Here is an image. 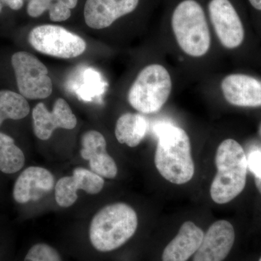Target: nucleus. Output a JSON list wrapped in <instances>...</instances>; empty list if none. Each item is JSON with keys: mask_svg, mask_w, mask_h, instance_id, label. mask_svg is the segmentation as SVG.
Wrapping results in <instances>:
<instances>
[{"mask_svg": "<svg viewBox=\"0 0 261 261\" xmlns=\"http://www.w3.org/2000/svg\"><path fill=\"white\" fill-rule=\"evenodd\" d=\"M55 187V178L47 168L30 166L19 175L13 187V198L20 204L40 200Z\"/></svg>", "mask_w": 261, "mask_h": 261, "instance_id": "nucleus-12", "label": "nucleus"}, {"mask_svg": "<svg viewBox=\"0 0 261 261\" xmlns=\"http://www.w3.org/2000/svg\"><path fill=\"white\" fill-rule=\"evenodd\" d=\"M140 0H87L84 6V19L90 28L109 27L116 20L132 13Z\"/></svg>", "mask_w": 261, "mask_h": 261, "instance_id": "nucleus-15", "label": "nucleus"}, {"mask_svg": "<svg viewBox=\"0 0 261 261\" xmlns=\"http://www.w3.org/2000/svg\"><path fill=\"white\" fill-rule=\"evenodd\" d=\"M247 159V167L255 178H261V150L252 151Z\"/></svg>", "mask_w": 261, "mask_h": 261, "instance_id": "nucleus-24", "label": "nucleus"}, {"mask_svg": "<svg viewBox=\"0 0 261 261\" xmlns=\"http://www.w3.org/2000/svg\"><path fill=\"white\" fill-rule=\"evenodd\" d=\"M20 94L29 99H45L53 92V82L42 62L30 53L18 51L12 57Z\"/></svg>", "mask_w": 261, "mask_h": 261, "instance_id": "nucleus-7", "label": "nucleus"}, {"mask_svg": "<svg viewBox=\"0 0 261 261\" xmlns=\"http://www.w3.org/2000/svg\"><path fill=\"white\" fill-rule=\"evenodd\" d=\"M258 261H261V256L260 257V258H259Z\"/></svg>", "mask_w": 261, "mask_h": 261, "instance_id": "nucleus-29", "label": "nucleus"}, {"mask_svg": "<svg viewBox=\"0 0 261 261\" xmlns=\"http://www.w3.org/2000/svg\"><path fill=\"white\" fill-rule=\"evenodd\" d=\"M84 75V83L77 89V94L82 99L90 101L102 93L103 83L99 73L91 68L86 70Z\"/></svg>", "mask_w": 261, "mask_h": 261, "instance_id": "nucleus-20", "label": "nucleus"}, {"mask_svg": "<svg viewBox=\"0 0 261 261\" xmlns=\"http://www.w3.org/2000/svg\"><path fill=\"white\" fill-rule=\"evenodd\" d=\"M105 180L91 170L76 168L72 176H64L58 180L55 186V198L62 207H69L78 200V190L89 195H97L102 191Z\"/></svg>", "mask_w": 261, "mask_h": 261, "instance_id": "nucleus-9", "label": "nucleus"}, {"mask_svg": "<svg viewBox=\"0 0 261 261\" xmlns=\"http://www.w3.org/2000/svg\"><path fill=\"white\" fill-rule=\"evenodd\" d=\"M55 0H31L27 7V13L32 18L42 15L53 4Z\"/></svg>", "mask_w": 261, "mask_h": 261, "instance_id": "nucleus-23", "label": "nucleus"}, {"mask_svg": "<svg viewBox=\"0 0 261 261\" xmlns=\"http://www.w3.org/2000/svg\"><path fill=\"white\" fill-rule=\"evenodd\" d=\"M249 2L255 9L261 10V0H249Z\"/></svg>", "mask_w": 261, "mask_h": 261, "instance_id": "nucleus-27", "label": "nucleus"}, {"mask_svg": "<svg viewBox=\"0 0 261 261\" xmlns=\"http://www.w3.org/2000/svg\"><path fill=\"white\" fill-rule=\"evenodd\" d=\"M260 134H261V126H260Z\"/></svg>", "mask_w": 261, "mask_h": 261, "instance_id": "nucleus-30", "label": "nucleus"}, {"mask_svg": "<svg viewBox=\"0 0 261 261\" xmlns=\"http://www.w3.org/2000/svg\"><path fill=\"white\" fill-rule=\"evenodd\" d=\"M171 27L176 42L187 56L200 58L211 48V38L207 19L195 0H184L175 8Z\"/></svg>", "mask_w": 261, "mask_h": 261, "instance_id": "nucleus-4", "label": "nucleus"}, {"mask_svg": "<svg viewBox=\"0 0 261 261\" xmlns=\"http://www.w3.org/2000/svg\"><path fill=\"white\" fill-rule=\"evenodd\" d=\"M29 42L39 53L63 59L76 58L87 48L85 41L80 36L55 25L33 29L29 33Z\"/></svg>", "mask_w": 261, "mask_h": 261, "instance_id": "nucleus-6", "label": "nucleus"}, {"mask_svg": "<svg viewBox=\"0 0 261 261\" xmlns=\"http://www.w3.org/2000/svg\"><path fill=\"white\" fill-rule=\"evenodd\" d=\"M217 173L211 184V199L219 205L240 195L246 185L247 159L243 147L233 139L220 144L215 158Z\"/></svg>", "mask_w": 261, "mask_h": 261, "instance_id": "nucleus-3", "label": "nucleus"}, {"mask_svg": "<svg viewBox=\"0 0 261 261\" xmlns=\"http://www.w3.org/2000/svg\"><path fill=\"white\" fill-rule=\"evenodd\" d=\"M33 128L36 137L41 140H48L57 128L73 129L77 125L76 117L65 99L59 98L51 112L44 103H39L33 110Z\"/></svg>", "mask_w": 261, "mask_h": 261, "instance_id": "nucleus-10", "label": "nucleus"}, {"mask_svg": "<svg viewBox=\"0 0 261 261\" xmlns=\"http://www.w3.org/2000/svg\"><path fill=\"white\" fill-rule=\"evenodd\" d=\"M204 231L192 221H185L163 249L161 261H189L200 247Z\"/></svg>", "mask_w": 261, "mask_h": 261, "instance_id": "nucleus-16", "label": "nucleus"}, {"mask_svg": "<svg viewBox=\"0 0 261 261\" xmlns=\"http://www.w3.org/2000/svg\"><path fill=\"white\" fill-rule=\"evenodd\" d=\"M58 1L61 2L65 6L68 7L70 10L75 8L77 3H78V0H58Z\"/></svg>", "mask_w": 261, "mask_h": 261, "instance_id": "nucleus-26", "label": "nucleus"}, {"mask_svg": "<svg viewBox=\"0 0 261 261\" xmlns=\"http://www.w3.org/2000/svg\"><path fill=\"white\" fill-rule=\"evenodd\" d=\"M223 95L237 107H261V80L246 74H230L221 84Z\"/></svg>", "mask_w": 261, "mask_h": 261, "instance_id": "nucleus-14", "label": "nucleus"}, {"mask_svg": "<svg viewBox=\"0 0 261 261\" xmlns=\"http://www.w3.org/2000/svg\"><path fill=\"white\" fill-rule=\"evenodd\" d=\"M255 183L258 192H260L261 195V178H255Z\"/></svg>", "mask_w": 261, "mask_h": 261, "instance_id": "nucleus-28", "label": "nucleus"}, {"mask_svg": "<svg viewBox=\"0 0 261 261\" xmlns=\"http://www.w3.org/2000/svg\"><path fill=\"white\" fill-rule=\"evenodd\" d=\"M9 7L12 10H18L23 7V0H0V12L3 9V6Z\"/></svg>", "mask_w": 261, "mask_h": 261, "instance_id": "nucleus-25", "label": "nucleus"}, {"mask_svg": "<svg viewBox=\"0 0 261 261\" xmlns=\"http://www.w3.org/2000/svg\"><path fill=\"white\" fill-rule=\"evenodd\" d=\"M25 155L15 140L0 132V171L6 174L18 172L25 165Z\"/></svg>", "mask_w": 261, "mask_h": 261, "instance_id": "nucleus-18", "label": "nucleus"}, {"mask_svg": "<svg viewBox=\"0 0 261 261\" xmlns=\"http://www.w3.org/2000/svg\"><path fill=\"white\" fill-rule=\"evenodd\" d=\"M208 10L211 23L221 44L229 49L240 47L245 38V30L229 0H211Z\"/></svg>", "mask_w": 261, "mask_h": 261, "instance_id": "nucleus-8", "label": "nucleus"}, {"mask_svg": "<svg viewBox=\"0 0 261 261\" xmlns=\"http://www.w3.org/2000/svg\"><path fill=\"white\" fill-rule=\"evenodd\" d=\"M172 80L163 65H147L141 70L128 91V101L132 108L144 114L161 111L172 91Z\"/></svg>", "mask_w": 261, "mask_h": 261, "instance_id": "nucleus-5", "label": "nucleus"}, {"mask_svg": "<svg viewBox=\"0 0 261 261\" xmlns=\"http://www.w3.org/2000/svg\"><path fill=\"white\" fill-rule=\"evenodd\" d=\"M236 234L233 225L219 220L204 233L200 247L192 261H224L232 250Z\"/></svg>", "mask_w": 261, "mask_h": 261, "instance_id": "nucleus-11", "label": "nucleus"}, {"mask_svg": "<svg viewBox=\"0 0 261 261\" xmlns=\"http://www.w3.org/2000/svg\"><path fill=\"white\" fill-rule=\"evenodd\" d=\"M49 18L54 22L65 21L71 15L69 8L58 0H55L49 7Z\"/></svg>", "mask_w": 261, "mask_h": 261, "instance_id": "nucleus-22", "label": "nucleus"}, {"mask_svg": "<svg viewBox=\"0 0 261 261\" xmlns=\"http://www.w3.org/2000/svg\"><path fill=\"white\" fill-rule=\"evenodd\" d=\"M138 224L137 213L128 204L116 202L105 206L89 225V245L99 254L116 252L133 238Z\"/></svg>", "mask_w": 261, "mask_h": 261, "instance_id": "nucleus-2", "label": "nucleus"}, {"mask_svg": "<svg viewBox=\"0 0 261 261\" xmlns=\"http://www.w3.org/2000/svg\"><path fill=\"white\" fill-rule=\"evenodd\" d=\"M155 132L158 143L154 165L160 174L174 185H185L191 181L195 168L187 132L171 123L159 125Z\"/></svg>", "mask_w": 261, "mask_h": 261, "instance_id": "nucleus-1", "label": "nucleus"}, {"mask_svg": "<svg viewBox=\"0 0 261 261\" xmlns=\"http://www.w3.org/2000/svg\"><path fill=\"white\" fill-rule=\"evenodd\" d=\"M29 112V103L21 94L13 91H0V126L5 120L23 119Z\"/></svg>", "mask_w": 261, "mask_h": 261, "instance_id": "nucleus-19", "label": "nucleus"}, {"mask_svg": "<svg viewBox=\"0 0 261 261\" xmlns=\"http://www.w3.org/2000/svg\"><path fill=\"white\" fill-rule=\"evenodd\" d=\"M81 155L89 161L91 171L103 178L113 179L118 174L116 161L108 153L107 142L100 132L91 130L82 136Z\"/></svg>", "mask_w": 261, "mask_h": 261, "instance_id": "nucleus-13", "label": "nucleus"}, {"mask_svg": "<svg viewBox=\"0 0 261 261\" xmlns=\"http://www.w3.org/2000/svg\"><path fill=\"white\" fill-rule=\"evenodd\" d=\"M148 121L139 113H127L119 117L115 128L118 142L130 147H137L145 139Z\"/></svg>", "mask_w": 261, "mask_h": 261, "instance_id": "nucleus-17", "label": "nucleus"}, {"mask_svg": "<svg viewBox=\"0 0 261 261\" xmlns=\"http://www.w3.org/2000/svg\"><path fill=\"white\" fill-rule=\"evenodd\" d=\"M23 261H64L56 247L46 243H37L29 247Z\"/></svg>", "mask_w": 261, "mask_h": 261, "instance_id": "nucleus-21", "label": "nucleus"}]
</instances>
